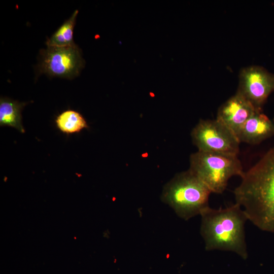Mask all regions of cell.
<instances>
[{"label":"cell","instance_id":"cell-1","mask_svg":"<svg viewBox=\"0 0 274 274\" xmlns=\"http://www.w3.org/2000/svg\"><path fill=\"white\" fill-rule=\"evenodd\" d=\"M241 178L233 191L235 203L257 227L274 233V147Z\"/></svg>","mask_w":274,"mask_h":274},{"label":"cell","instance_id":"cell-2","mask_svg":"<svg viewBox=\"0 0 274 274\" xmlns=\"http://www.w3.org/2000/svg\"><path fill=\"white\" fill-rule=\"evenodd\" d=\"M200 234L206 251L232 252L244 259L248 256L245 225L248 218L235 203L225 208H206L200 214Z\"/></svg>","mask_w":274,"mask_h":274},{"label":"cell","instance_id":"cell-3","mask_svg":"<svg viewBox=\"0 0 274 274\" xmlns=\"http://www.w3.org/2000/svg\"><path fill=\"white\" fill-rule=\"evenodd\" d=\"M212 192L189 169L177 174L165 186L162 200L176 214L188 220L201 213L209 206Z\"/></svg>","mask_w":274,"mask_h":274},{"label":"cell","instance_id":"cell-4","mask_svg":"<svg viewBox=\"0 0 274 274\" xmlns=\"http://www.w3.org/2000/svg\"><path fill=\"white\" fill-rule=\"evenodd\" d=\"M189 170L217 194L225 191L231 177L244 172L237 155L200 151L191 155Z\"/></svg>","mask_w":274,"mask_h":274},{"label":"cell","instance_id":"cell-5","mask_svg":"<svg viewBox=\"0 0 274 274\" xmlns=\"http://www.w3.org/2000/svg\"><path fill=\"white\" fill-rule=\"evenodd\" d=\"M191 136L198 151L234 155L239 151L237 136L217 119L200 120Z\"/></svg>","mask_w":274,"mask_h":274},{"label":"cell","instance_id":"cell-6","mask_svg":"<svg viewBox=\"0 0 274 274\" xmlns=\"http://www.w3.org/2000/svg\"><path fill=\"white\" fill-rule=\"evenodd\" d=\"M274 91V76L264 68L250 66L243 68L239 75L236 92L240 94L258 110Z\"/></svg>","mask_w":274,"mask_h":274},{"label":"cell","instance_id":"cell-7","mask_svg":"<svg viewBox=\"0 0 274 274\" xmlns=\"http://www.w3.org/2000/svg\"><path fill=\"white\" fill-rule=\"evenodd\" d=\"M83 60L75 44L64 47L47 46L44 51L43 71L48 74L71 78L79 74Z\"/></svg>","mask_w":274,"mask_h":274},{"label":"cell","instance_id":"cell-8","mask_svg":"<svg viewBox=\"0 0 274 274\" xmlns=\"http://www.w3.org/2000/svg\"><path fill=\"white\" fill-rule=\"evenodd\" d=\"M257 110H261L256 109L236 92L220 107L216 119L237 136L244 124Z\"/></svg>","mask_w":274,"mask_h":274},{"label":"cell","instance_id":"cell-9","mask_svg":"<svg viewBox=\"0 0 274 274\" xmlns=\"http://www.w3.org/2000/svg\"><path fill=\"white\" fill-rule=\"evenodd\" d=\"M274 135V122L257 110L245 122L237 137L241 143L257 144Z\"/></svg>","mask_w":274,"mask_h":274},{"label":"cell","instance_id":"cell-10","mask_svg":"<svg viewBox=\"0 0 274 274\" xmlns=\"http://www.w3.org/2000/svg\"><path fill=\"white\" fill-rule=\"evenodd\" d=\"M24 104L6 97L0 99V125L14 127L25 132L22 123L21 111Z\"/></svg>","mask_w":274,"mask_h":274},{"label":"cell","instance_id":"cell-11","mask_svg":"<svg viewBox=\"0 0 274 274\" xmlns=\"http://www.w3.org/2000/svg\"><path fill=\"white\" fill-rule=\"evenodd\" d=\"M57 127L66 134L77 133L88 128L84 117L78 112L67 110L59 115L55 120Z\"/></svg>","mask_w":274,"mask_h":274},{"label":"cell","instance_id":"cell-12","mask_svg":"<svg viewBox=\"0 0 274 274\" xmlns=\"http://www.w3.org/2000/svg\"><path fill=\"white\" fill-rule=\"evenodd\" d=\"M78 13V11L75 10L70 18L53 34L47 41V46L64 47L75 44L73 30Z\"/></svg>","mask_w":274,"mask_h":274}]
</instances>
